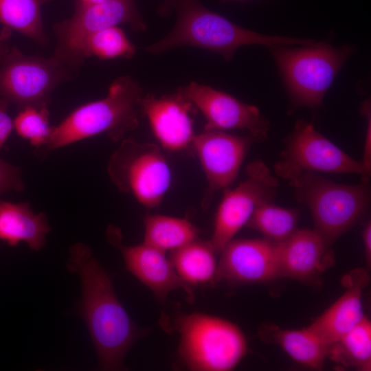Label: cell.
I'll use <instances>...</instances> for the list:
<instances>
[{
    "instance_id": "6da1fadb",
    "label": "cell",
    "mask_w": 371,
    "mask_h": 371,
    "mask_svg": "<svg viewBox=\"0 0 371 371\" xmlns=\"http://www.w3.org/2000/svg\"><path fill=\"white\" fill-rule=\"evenodd\" d=\"M68 269L80 278L81 314L98 355L100 368H123L125 356L141 337L119 301L109 275L93 256L91 249L76 243L69 249Z\"/></svg>"
},
{
    "instance_id": "7a4b0ae2",
    "label": "cell",
    "mask_w": 371,
    "mask_h": 371,
    "mask_svg": "<svg viewBox=\"0 0 371 371\" xmlns=\"http://www.w3.org/2000/svg\"><path fill=\"white\" fill-rule=\"evenodd\" d=\"M175 10L176 23L171 31L144 49L153 54H161L172 49L191 46L220 54L231 60L243 46L260 45H305L312 41L294 37L262 34L243 28L205 8L199 0H166L159 8L164 14Z\"/></svg>"
},
{
    "instance_id": "3957f363",
    "label": "cell",
    "mask_w": 371,
    "mask_h": 371,
    "mask_svg": "<svg viewBox=\"0 0 371 371\" xmlns=\"http://www.w3.org/2000/svg\"><path fill=\"white\" fill-rule=\"evenodd\" d=\"M142 88L130 76H122L110 85L106 95L85 104L52 128L45 153L104 133L113 141L123 139L139 124Z\"/></svg>"
},
{
    "instance_id": "277c9868",
    "label": "cell",
    "mask_w": 371,
    "mask_h": 371,
    "mask_svg": "<svg viewBox=\"0 0 371 371\" xmlns=\"http://www.w3.org/2000/svg\"><path fill=\"white\" fill-rule=\"evenodd\" d=\"M269 47L287 93L294 104L315 109L354 52L349 45L335 47L312 41L300 47Z\"/></svg>"
},
{
    "instance_id": "5b68a950",
    "label": "cell",
    "mask_w": 371,
    "mask_h": 371,
    "mask_svg": "<svg viewBox=\"0 0 371 371\" xmlns=\"http://www.w3.org/2000/svg\"><path fill=\"white\" fill-rule=\"evenodd\" d=\"M179 357L194 371H230L248 351L245 334L235 324L201 313H181L175 320Z\"/></svg>"
},
{
    "instance_id": "8992f818",
    "label": "cell",
    "mask_w": 371,
    "mask_h": 371,
    "mask_svg": "<svg viewBox=\"0 0 371 371\" xmlns=\"http://www.w3.org/2000/svg\"><path fill=\"white\" fill-rule=\"evenodd\" d=\"M289 183L297 199L309 209L313 229L330 247L362 218L368 206V182L344 185L317 172H304Z\"/></svg>"
},
{
    "instance_id": "52a82bcc",
    "label": "cell",
    "mask_w": 371,
    "mask_h": 371,
    "mask_svg": "<svg viewBox=\"0 0 371 371\" xmlns=\"http://www.w3.org/2000/svg\"><path fill=\"white\" fill-rule=\"evenodd\" d=\"M107 172L120 191L131 194L147 208L159 205L171 183L170 169L160 148L131 139H123L112 154Z\"/></svg>"
},
{
    "instance_id": "ba28073f",
    "label": "cell",
    "mask_w": 371,
    "mask_h": 371,
    "mask_svg": "<svg viewBox=\"0 0 371 371\" xmlns=\"http://www.w3.org/2000/svg\"><path fill=\"white\" fill-rule=\"evenodd\" d=\"M72 70L54 55L29 56L10 47L0 60V98L21 109L48 106L52 91Z\"/></svg>"
},
{
    "instance_id": "9c48e42d",
    "label": "cell",
    "mask_w": 371,
    "mask_h": 371,
    "mask_svg": "<svg viewBox=\"0 0 371 371\" xmlns=\"http://www.w3.org/2000/svg\"><path fill=\"white\" fill-rule=\"evenodd\" d=\"M122 23H128L134 31L146 29L134 0H109L93 5L78 3L74 15L54 27L56 46L53 55L74 71L85 60L82 47L87 37Z\"/></svg>"
},
{
    "instance_id": "30bf717a",
    "label": "cell",
    "mask_w": 371,
    "mask_h": 371,
    "mask_svg": "<svg viewBox=\"0 0 371 371\" xmlns=\"http://www.w3.org/2000/svg\"><path fill=\"white\" fill-rule=\"evenodd\" d=\"M276 174L290 181L304 172L348 173L361 175L357 161L304 120L296 123L287 137Z\"/></svg>"
},
{
    "instance_id": "8fae6325",
    "label": "cell",
    "mask_w": 371,
    "mask_h": 371,
    "mask_svg": "<svg viewBox=\"0 0 371 371\" xmlns=\"http://www.w3.org/2000/svg\"><path fill=\"white\" fill-rule=\"evenodd\" d=\"M246 171L243 181L234 189L224 190L210 240L217 254L247 225L256 207L271 201L277 190V179L262 161L250 163Z\"/></svg>"
},
{
    "instance_id": "7c38bea8",
    "label": "cell",
    "mask_w": 371,
    "mask_h": 371,
    "mask_svg": "<svg viewBox=\"0 0 371 371\" xmlns=\"http://www.w3.org/2000/svg\"><path fill=\"white\" fill-rule=\"evenodd\" d=\"M177 91L202 113L206 120L204 129H239L247 131L256 142L267 139L269 122L256 106L196 82Z\"/></svg>"
},
{
    "instance_id": "4fadbf2b",
    "label": "cell",
    "mask_w": 371,
    "mask_h": 371,
    "mask_svg": "<svg viewBox=\"0 0 371 371\" xmlns=\"http://www.w3.org/2000/svg\"><path fill=\"white\" fill-rule=\"evenodd\" d=\"M254 142L249 135L241 136L215 129H204L195 135L192 147L207 181L201 201L204 210L208 208L217 191L227 189L234 181Z\"/></svg>"
},
{
    "instance_id": "5bb4252c",
    "label": "cell",
    "mask_w": 371,
    "mask_h": 371,
    "mask_svg": "<svg viewBox=\"0 0 371 371\" xmlns=\"http://www.w3.org/2000/svg\"><path fill=\"white\" fill-rule=\"evenodd\" d=\"M220 254V280L252 284L280 278L278 243L267 238L232 239Z\"/></svg>"
},
{
    "instance_id": "9a60e30c",
    "label": "cell",
    "mask_w": 371,
    "mask_h": 371,
    "mask_svg": "<svg viewBox=\"0 0 371 371\" xmlns=\"http://www.w3.org/2000/svg\"><path fill=\"white\" fill-rule=\"evenodd\" d=\"M140 106L164 149L179 152L192 146L195 135L190 111L194 105L180 93L159 97L148 93L143 95Z\"/></svg>"
},
{
    "instance_id": "2e32d148",
    "label": "cell",
    "mask_w": 371,
    "mask_h": 371,
    "mask_svg": "<svg viewBox=\"0 0 371 371\" xmlns=\"http://www.w3.org/2000/svg\"><path fill=\"white\" fill-rule=\"evenodd\" d=\"M109 234L116 242L123 256L127 269L146 285L159 300H164L168 293L181 289L190 301L194 300L192 287L184 282L176 272L166 252L144 243L124 246L118 241L114 230Z\"/></svg>"
},
{
    "instance_id": "e0dca14e",
    "label": "cell",
    "mask_w": 371,
    "mask_h": 371,
    "mask_svg": "<svg viewBox=\"0 0 371 371\" xmlns=\"http://www.w3.org/2000/svg\"><path fill=\"white\" fill-rule=\"evenodd\" d=\"M333 262L330 247L314 229H297L289 238L278 243L280 278L313 280Z\"/></svg>"
},
{
    "instance_id": "ac0fdd59",
    "label": "cell",
    "mask_w": 371,
    "mask_h": 371,
    "mask_svg": "<svg viewBox=\"0 0 371 371\" xmlns=\"http://www.w3.org/2000/svg\"><path fill=\"white\" fill-rule=\"evenodd\" d=\"M367 273L357 270L345 280L344 293L309 326L328 345L359 324L366 317L363 307V290Z\"/></svg>"
},
{
    "instance_id": "d6986e66",
    "label": "cell",
    "mask_w": 371,
    "mask_h": 371,
    "mask_svg": "<svg viewBox=\"0 0 371 371\" xmlns=\"http://www.w3.org/2000/svg\"><path fill=\"white\" fill-rule=\"evenodd\" d=\"M49 231L45 213L35 214L28 203L0 200V240L10 246L25 243L31 249L39 251Z\"/></svg>"
},
{
    "instance_id": "ffe728a7",
    "label": "cell",
    "mask_w": 371,
    "mask_h": 371,
    "mask_svg": "<svg viewBox=\"0 0 371 371\" xmlns=\"http://www.w3.org/2000/svg\"><path fill=\"white\" fill-rule=\"evenodd\" d=\"M259 334L265 341L280 346L297 363L315 370L323 368L328 345L309 326L286 329L268 324L262 326Z\"/></svg>"
},
{
    "instance_id": "44dd1931",
    "label": "cell",
    "mask_w": 371,
    "mask_h": 371,
    "mask_svg": "<svg viewBox=\"0 0 371 371\" xmlns=\"http://www.w3.org/2000/svg\"><path fill=\"white\" fill-rule=\"evenodd\" d=\"M217 253L210 240L195 239L172 251L170 260L181 280L190 286H206L220 280Z\"/></svg>"
},
{
    "instance_id": "7402d4cb",
    "label": "cell",
    "mask_w": 371,
    "mask_h": 371,
    "mask_svg": "<svg viewBox=\"0 0 371 371\" xmlns=\"http://www.w3.org/2000/svg\"><path fill=\"white\" fill-rule=\"evenodd\" d=\"M144 243L161 251H173L198 238L199 230L186 218L146 214Z\"/></svg>"
},
{
    "instance_id": "603a6c76",
    "label": "cell",
    "mask_w": 371,
    "mask_h": 371,
    "mask_svg": "<svg viewBox=\"0 0 371 371\" xmlns=\"http://www.w3.org/2000/svg\"><path fill=\"white\" fill-rule=\"evenodd\" d=\"M327 357L340 366L363 371L371 368V323L366 317L350 331L328 345Z\"/></svg>"
},
{
    "instance_id": "cb8c5ba5",
    "label": "cell",
    "mask_w": 371,
    "mask_h": 371,
    "mask_svg": "<svg viewBox=\"0 0 371 371\" xmlns=\"http://www.w3.org/2000/svg\"><path fill=\"white\" fill-rule=\"evenodd\" d=\"M46 0H0V22L40 44H45L41 5Z\"/></svg>"
},
{
    "instance_id": "d4e9b609",
    "label": "cell",
    "mask_w": 371,
    "mask_h": 371,
    "mask_svg": "<svg viewBox=\"0 0 371 371\" xmlns=\"http://www.w3.org/2000/svg\"><path fill=\"white\" fill-rule=\"evenodd\" d=\"M299 212L294 209L277 206L267 201L254 211L247 225L276 243L284 241L298 229Z\"/></svg>"
},
{
    "instance_id": "484cf974",
    "label": "cell",
    "mask_w": 371,
    "mask_h": 371,
    "mask_svg": "<svg viewBox=\"0 0 371 371\" xmlns=\"http://www.w3.org/2000/svg\"><path fill=\"white\" fill-rule=\"evenodd\" d=\"M135 47L122 30L111 26L99 30L86 39L82 47L84 58L95 56L100 59L131 58Z\"/></svg>"
},
{
    "instance_id": "4316f807",
    "label": "cell",
    "mask_w": 371,
    "mask_h": 371,
    "mask_svg": "<svg viewBox=\"0 0 371 371\" xmlns=\"http://www.w3.org/2000/svg\"><path fill=\"white\" fill-rule=\"evenodd\" d=\"M49 115L47 106L23 108L14 120V128L19 136L28 140L35 148H41L47 144L52 132Z\"/></svg>"
},
{
    "instance_id": "83f0119b",
    "label": "cell",
    "mask_w": 371,
    "mask_h": 371,
    "mask_svg": "<svg viewBox=\"0 0 371 371\" xmlns=\"http://www.w3.org/2000/svg\"><path fill=\"white\" fill-rule=\"evenodd\" d=\"M24 189L21 170L0 158V196L9 191Z\"/></svg>"
},
{
    "instance_id": "f1b7e54d",
    "label": "cell",
    "mask_w": 371,
    "mask_h": 371,
    "mask_svg": "<svg viewBox=\"0 0 371 371\" xmlns=\"http://www.w3.org/2000/svg\"><path fill=\"white\" fill-rule=\"evenodd\" d=\"M361 113L366 118V131L363 147L361 174L362 181L368 182L371 172V111L370 102L368 100L362 102Z\"/></svg>"
},
{
    "instance_id": "f546056e",
    "label": "cell",
    "mask_w": 371,
    "mask_h": 371,
    "mask_svg": "<svg viewBox=\"0 0 371 371\" xmlns=\"http://www.w3.org/2000/svg\"><path fill=\"white\" fill-rule=\"evenodd\" d=\"M8 105L5 100L0 98V149L14 128V120L8 113Z\"/></svg>"
},
{
    "instance_id": "4dcf8cb0",
    "label": "cell",
    "mask_w": 371,
    "mask_h": 371,
    "mask_svg": "<svg viewBox=\"0 0 371 371\" xmlns=\"http://www.w3.org/2000/svg\"><path fill=\"white\" fill-rule=\"evenodd\" d=\"M364 254L368 267L371 265V223L368 222L363 230L362 234Z\"/></svg>"
},
{
    "instance_id": "1f68e13d",
    "label": "cell",
    "mask_w": 371,
    "mask_h": 371,
    "mask_svg": "<svg viewBox=\"0 0 371 371\" xmlns=\"http://www.w3.org/2000/svg\"><path fill=\"white\" fill-rule=\"evenodd\" d=\"M11 36V30L7 27L0 30V60L8 52L11 46L9 39Z\"/></svg>"
},
{
    "instance_id": "d6a6232c",
    "label": "cell",
    "mask_w": 371,
    "mask_h": 371,
    "mask_svg": "<svg viewBox=\"0 0 371 371\" xmlns=\"http://www.w3.org/2000/svg\"><path fill=\"white\" fill-rule=\"evenodd\" d=\"M107 1H109V0H79L78 3L83 5H93V4L101 3Z\"/></svg>"
},
{
    "instance_id": "836d02e7",
    "label": "cell",
    "mask_w": 371,
    "mask_h": 371,
    "mask_svg": "<svg viewBox=\"0 0 371 371\" xmlns=\"http://www.w3.org/2000/svg\"><path fill=\"white\" fill-rule=\"evenodd\" d=\"M222 2H227V1H233V0H221Z\"/></svg>"
}]
</instances>
